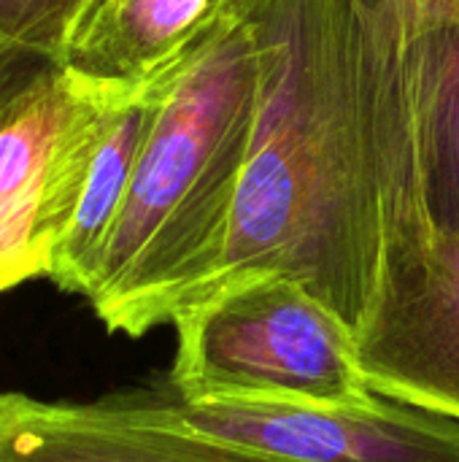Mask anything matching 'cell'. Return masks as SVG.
<instances>
[{
	"instance_id": "obj_8",
	"label": "cell",
	"mask_w": 459,
	"mask_h": 462,
	"mask_svg": "<svg viewBox=\"0 0 459 462\" xmlns=\"http://www.w3.org/2000/svg\"><path fill=\"white\" fill-rule=\"evenodd\" d=\"M249 8L243 0H92L73 16L57 65L149 81L189 60Z\"/></svg>"
},
{
	"instance_id": "obj_4",
	"label": "cell",
	"mask_w": 459,
	"mask_h": 462,
	"mask_svg": "<svg viewBox=\"0 0 459 462\" xmlns=\"http://www.w3.org/2000/svg\"><path fill=\"white\" fill-rule=\"evenodd\" d=\"M111 95V79L54 65L0 125V295L49 276Z\"/></svg>"
},
{
	"instance_id": "obj_9",
	"label": "cell",
	"mask_w": 459,
	"mask_h": 462,
	"mask_svg": "<svg viewBox=\"0 0 459 462\" xmlns=\"http://www.w3.org/2000/svg\"><path fill=\"white\" fill-rule=\"evenodd\" d=\"M436 230L459 236V0H392Z\"/></svg>"
},
{
	"instance_id": "obj_13",
	"label": "cell",
	"mask_w": 459,
	"mask_h": 462,
	"mask_svg": "<svg viewBox=\"0 0 459 462\" xmlns=\"http://www.w3.org/2000/svg\"><path fill=\"white\" fill-rule=\"evenodd\" d=\"M87 3H92V0H84V3H81V8H84V5H87ZM81 8H78V11H81ZM78 11H76V14H78Z\"/></svg>"
},
{
	"instance_id": "obj_2",
	"label": "cell",
	"mask_w": 459,
	"mask_h": 462,
	"mask_svg": "<svg viewBox=\"0 0 459 462\" xmlns=\"http://www.w3.org/2000/svg\"><path fill=\"white\" fill-rule=\"evenodd\" d=\"M262 106V35L225 24L165 87L89 292L111 333L141 338L195 300L225 252Z\"/></svg>"
},
{
	"instance_id": "obj_14",
	"label": "cell",
	"mask_w": 459,
	"mask_h": 462,
	"mask_svg": "<svg viewBox=\"0 0 459 462\" xmlns=\"http://www.w3.org/2000/svg\"><path fill=\"white\" fill-rule=\"evenodd\" d=\"M243 3H246V5H252V3H254V0H243Z\"/></svg>"
},
{
	"instance_id": "obj_1",
	"label": "cell",
	"mask_w": 459,
	"mask_h": 462,
	"mask_svg": "<svg viewBox=\"0 0 459 462\" xmlns=\"http://www.w3.org/2000/svg\"><path fill=\"white\" fill-rule=\"evenodd\" d=\"M262 106L216 271L195 303L249 276L298 282L354 336L387 254L427 214L392 0H254ZM187 306V309H189Z\"/></svg>"
},
{
	"instance_id": "obj_5",
	"label": "cell",
	"mask_w": 459,
	"mask_h": 462,
	"mask_svg": "<svg viewBox=\"0 0 459 462\" xmlns=\"http://www.w3.org/2000/svg\"><path fill=\"white\" fill-rule=\"evenodd\" d=\"M189 430L295 462H459V420L379 393L346 403H195L154 387Z\"/></svg>"
},
{
	"instance_id": "obj_3",
	"label": "cell",
	"mask_w": 459,
	"mask_h": 462,
	"mask_svg": "<svg viewBox=\"0 0 459 462\" xmlns=\"http://www.w3.org/2000/svg\"><path fill=\"white\" fill-rule=\"evenodd\" d=\"M165 387L195 403H346L373 393L357 336L284 276H249L184 309Z\"/></svg>"
},
{
	"instance_id": "obj_6",
	"label": "cell",
	"mask_w": 459,
	"mask_h": 462,
	"mask_svg": "<svg viewBox=\"0 0 459 462\" xmlns=\"http://www.w3.org/2000/svg\"><path fill=\"white\" fill-rule=\"evenodd\" d=\"M357 363L373 393L459 420V236L433 230L387 254Z\"/></svg>"
},
{
	"instance_id": "obj_11",
	"label": "cell",
	"mask_w": 459,
	"mask_h": 462,
	"mask_svg": "<svg viewBox=\"0 0 459 462\" xmlns=\"http://www.w3.org/2000/svg\"><path fill=\"white\" fill-rule=\"evenodd\" d=\"M84 0H0V30L51 62Z\"/></svg>"
},
{
	"instance_id": "obj_7",
	"label": "cell",
	"mask_w": 459,
	"mask_h": 462,
	"mask_svg": "<svg viewBox=\"0 0 459 462\" xmlns=\"http://www.w3.org/2000/svg\"><path fill=\"white\" fill-rule=\"evenodd\" d=\"M0 462H295L176 422L154 387L95 401L0 390Z\"/></svg>"
},
{
	"instance_id": "obj_12",
	"label": "cell",
	"mask_w": 459,
	"mask_h": 462,
	"mask_svg": "<svg viewBox=\"0 0 459 462\" xmlns=\"http://www.w3.org/2000/svg\"><path fill=\"white\" fill-rule=\"evenodd\" d=\"M54 65L57 62L41 51L0 30V125L27 100Z\"/></svg>"
},
{
	"instance_id": "obj_10",
	"label": "cell",
	"mask_w": 459,
	"mask_h": 462,
	"mask_svg": "<svg viewBox=\"0 0 459 462\" xmlns=\"http://www.w3.org/2000/svg\"><path fill=\"white\" fill-rule=\"evenodd\" d=\"M181 65L149 81H114L111 79L114 95H111L100 135L95 141V149L89 154V162L81 179L76 211L70 217V225L62 241L54 249L49 276H46L62 292L81 295V298L89 292L100 254L122 211V203H124L141 146L146 141L149 125L154 119L157 103Z\"/></svg>"
}]
</instances>
